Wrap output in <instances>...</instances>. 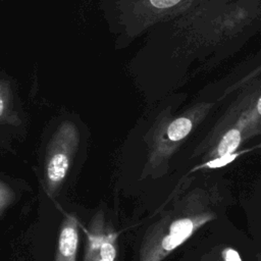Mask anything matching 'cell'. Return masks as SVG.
Returning a JSON list of instances; mask_svg holds the SVG:
<instances>
[{
	"mask_svg": "<svg viewBox=\"0 0 261 261\" xmlns=\"http://www.w3.org/2000/svg\"><path fill=\"white\" fill-rule=\"evenodd\" d=\"M190 179L178 185L170 196V206L146 230L139 261H162L202 226L217 217L221 197L215 187L196 186Z\"/></svg>",
	"mask_w": 261,
	"mask_h": 261,
	"instance_id": "1",
	"label": "cell"
},
{
	"mask_svg": "<svg viewBox=\"0 0 261 261\" xmlns=\"http://www.w3.org/2000/svg\"><path fill=\"white\" fill-rule=\"evenodd\" d=\"M200 0H99L114 48L128 47L154 25L185 15Z\"/></svg>",
	"mask_w": 261,
	"mask_h": 261,
	"instance_id": "2",
	"label": "cell"
},
{
	"mask_svg": "<svg viewBox=\"0 0 261 261\" xmlns=\"http://www.w3.org/2000/svg\"><path fill=\"white\" fill-rule=\"evenodd\" d=\"M214 102H199L180 114L173 115L169 108L162 110L146 134L147 161L143 177L164 175L169 161L198 125L207 117Z\"/></svg>",
	"mask_w": 261,
	"mask_h": 261,
	"instance_id": "3",
	"label": "cell"
},
{
	"mask_svg": "<svg viewBox=\"0 0 261 261\" xmlns=\"http://www.w3.org/2000/svg\"><path fill=\"white\" fill-rule=\"evenodd\" d=\"M258 94L255 90L242 95L196 147L192 158L202 156L203 161L210 163L231 155L243 143L253 138V104Z\"/></svg>",
	"mask_w": 261,
	"mask_h": 261,
	"instance_id": "4",
	"label": "cell"
},
{
	"mask_svg": "<svg viewBox=\"0 0 261 261\" xmlns=\"http://www.w3.org/2000/svg\"><path fill=\"white\" fill-rule=\"evenodd\" d=\"M80 144V132L74 122L62 121L52 134L44 161L47 194L54 197L62 187Z\"/></svg>",
	"mask_w": 261,
	"mask_h": 261,
	"instance_id": "5",
	"label": "cell"
},
{
	"mask_svg": "<svg viewBox=\"0 0 261 261\" xmlns=\"http://www.w3.org/2000/svg\"><path fill=\"white\" fill-rule=\"evenodd\" d=\"M79 247L77 221L73 216H66L61 223L55 261H75Z\"/></svg>",
	"mask_w": 261,
	"mask_h": 261,
	"instance_id": "6",
	"label": "cell"
},
{
	"mask_svg": "<svg viewBox=\"0 0 261 261\" xmlns=\"http://www.w3.org/2000/svg\"><path fill=\"white\" fill-rule=\"evenodd\" d=\"M106 227L104 226L103 212H98L90 223V227L87 231L88 243L86 247V253L84 261H97L99 250L104 239Z\"/></svg>",
	"mask_w": 261,
	"mask_h": 261,
	"instance_id": "7",
	"label": "cell"
},
{
	"mask_svg": "<svg viewBox=\"0 0 261 261\" xmlns=\"http://www.w3.org/2000/svg\"><path fill=\"white\" fill-rule=\"evenodd\" d=\"M14 92L12 82L2 72H0V123L13 118Z\"/></svg>",
	"mask_w": 261,
	"mask_h": 261,
	"instance_id": "8",
	"label": "cell"
},
{
	"mask_svg": "<svg viewBox=\"0 0 261 261\" xmlns=\"http://www.w3.org/2000/svg\"><path fill=\"white\" fill-rule=\"evenodd\" d=\"M117 233L112 227L107 226L101 244L97 261H115L117 253Z\"/></svg>",
	"mask_w": 261,
	"mask_h": 261,
	"instance_id": "9",
	"label": "cell"
},
{
	"mask_svg": "<svg viewBox=\"0 0 261 261\" xmlns=\"http://www.w3.org/2000/svg\"><path fill=\"white\" fill-rule=\"evenodd\" d=\"M14 192L4 181L0 180V214L13 202Z\"/></svg>",
	"mask_w": 261,
	"mask_h": 261,
	"instance_id": "10",
	"label": "cell"
},
{
	"mask_svg": "<svg viewBox=\"0 0 261 261\" xmlns=\"http://www.w3.org/2000/svg\"><path fill=\"white\" fill-rule=\"evenodd\" d=\"M0 1H3V0H0Z\"/></svg>",
	"mask_w": 261,
	"mask_h": 261,
	"instance_id": "11",
	"label": "cell"
}]
</instances>
